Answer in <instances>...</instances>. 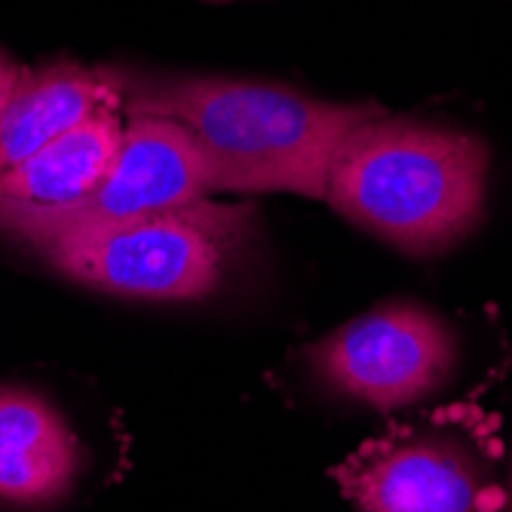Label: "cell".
I'll return each mask as SVG.
<instances>
[{"label":"cell","mask_w":512,"mask_h":512,"mask_svg":"<svg viewBox=\"0 0 512 512\" xmlns=\"http://www.w3.org/2000/svg\"><path fill=\"white\" fill-rule=\"evenodd\" d=\"M261 240L252 206L203 197L123 224L59 230L22 249L92 292L151 304H197L243 283L261 255Z\"/></svg>","instance_id":"cell-3"},{"label":"cell","mask_w":512,"mask_h":512,"mask_svg":"<svg viewBox=\"0 0 512 512\" xmlns=\"http://www.w3.org/2000/svg\"><path fill=\"white\" fill-rule=\"evenodd\" d=\"M488 181L482 135L381 108L335 151L325 203L408 258H439L482 227Z\"/></svg>","instance_id":"cell-2"},{"label":"cell","mask_w":512,"mask_h":512,"mask_svg":"<svg viewBox=\"0 0 512 512\" xmlns=\"http://www.w3.org/2000/svg\"><path fill=\"white\" fill-rule=\"evenodd\" d=\"M209 194H218L215 175L188 135L160 117H126L123 142L99 188L71 212L22 224L7 240L25 246L59 230L123 224Z\"/></svg>","instance_id":"cell-6"},{"label":"cell","mask_w":512,"mask_h":512,"mask_svg":"<svg viewBox=\"0 0 512 512\" xmlns=\"http://www.w3.org/2000/svg\"><path fill=\"white\" fill-rule=\"evenodd\" d=\"M503 512H512V476H509V488H506V506Z\"/></svg>","instance_id":"cell-11"},{"label":"cell","mask_w":512,"mask_h":512,"mask_svg":"<svg viewBox=\"0 0 512 512\" xmlns=\"http://www.w3.org/2000/svg\"><path fill=\"white\" fill-rule=\"evenodd\" d=\"M356 512H503L497 439L476 411H439L359 445L335 470Z\"/></svg>","instance_id":"cell-4"},{"label":"cell","mask_w":512,"mask_h":512,"mask_svg":"<svg viewBox=\"0 0 512 512\" xmlns=\"http://www.w3.org/2000/svg\"><path fill=\"white\" fill-rule=\"evenodd\" d=\"M123 126L126 117L114 99L0 175V234L7 237L22 224L56 218L80 206L108 175L123 142Z\"/></svg>","instance_id":"cell-8"},{"label":"cell","mask_w":512,"mask_h":512,"mask_svg":"<svg viewBox=\"0 0 512 512\" xmlns=\"http://www.w3.org/2000/svg\"><path fill=\"white\" fill-rule=\"evenodd\" d=\"M108 77L126 117H160L191 138L221 194L325 200L335 151L353 126L381 111L252 77L129 68Z\"/></svg>","instance_id":"cell-1"},{"label":"cell","mask_w":512,"mask_h":512,"mask_svg":"<svg viewBox=\"0 0 512 512\" xmlns=\"http://www.w3.org/2000/svg\"><path fill=\"white\" fill-rule=\"evenodd\" d=\"M301 362L338 402L402 411L436 399L460 368L454 325L421 301H387L313 341Z\"/></svg>","instance_id":"cell-5"},{"label":"cell","mask_w":512,"mask_h":512,"mask_svg":"<svg viewBox=\"0 0 512 512\" xmlns=\"http://www.w3.org/2000/svg\"><path fill=\"white\" fill-rule=\"evenodd\" d=\"M22 71H25V68H22L10 53L0 50V114H4L7 102L13 99V92H16L19 80H22Z\"/></svg>","instance_id":"cell-10"},{"label":"cell","mask_w":512,"mask_h":512,"mask_svg":"<svg viewBox=\"0 0 512 512\" xmlns=\"http://www.w3.org/2000/svg\"><path fill=\"white\" fill-rule=\"evenodd\" d=\"M86 467L83 439L50 396L28 384H0V509H59L77 494Z\"/></svg>","instance_id":"cell-7"},{"label":"cell","mask_w":512,"mask_h":512,"mask_svg":"<svg viewBox=\"0 0 512 512\" xmlns=\"http://www.w3.org/2000/svg\"><path fill=\"white\" fill-rule=\"evenodd\" d=\"M114 99L117 92L105 68L92 71L77 62L25 68L13 99L0 114V175L16 169Z\"/></svg>","instance_id":"cell-9"}]
</instances>
